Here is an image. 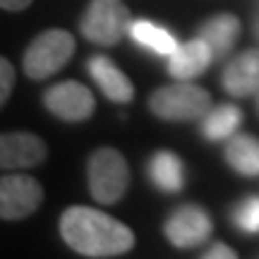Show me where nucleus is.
<instances>
[{"label": "nucleus", "instance_id": "nucleus-5", "mask_svg": "<svg viewBox=\"0 0 259 259\" xmlns=\"http://www.w3.org/2000/svg\"><path fill=\"white\" fill-rule=\"evenodd\" d=\"M74 53V36L65 29L41 31L24 51V74L29 79H46L63 70Z\"/></svg>", "mask_w": 259, "mask_h": 259}, {"label": "nucleus", "instance_id": "nucleus-4", "mask_svg": "<svg viewBox=\"0 0 259 259\" xmlns=\"http://www.w3.org/2000/svg\"><path fill=\"white\" fill-rule=\"evenodd\" d=\"M132 22L135 19L122 0H92L82 15L79 31L92 44L115 46L125 38V34H130Z\"/></svg>", "mask_w": 259, "mask_h": 259}, {"label": "nucleus", "instance_id": "nucleus-11", "mask_svg": "<svg viewBox=\"0 0 259 259\" xmlns=\"http://www.w3.org/2000/svg\"><path fill=\"white\" fill-rule=\"evenodd\" d=\"M213 48L202 36L190 38L185 44H178V48L168 56V72L176 79L192 82L213 63Z\"/></svg>", "mask_w": 259, "mask_h": 259}, {"label": "nucleus", "instance_id": "nucleus-20", "mask_svg": "<svg viewBox=\"0 0 259 259\" xmlns=\"http://www.w3.org/2000/svg\"><path fill=\"white\" fill-rule=\"evenodd\" d=\"M206 259H235L238 254H235V250H231V247H226L223 242H216L211 250L204 254Z\"/></svg>", "mask_w": 259, "mask_h": 259}, {"label": "nucleus", "instance_id": "nucleus-12", "mask_svg": "<svg viewBox=\"0 0 259 259\" xmlns=\"http://www.w3.org/2000/svg\"><path fill=\"white\" fill-rule=\"evenodd\" d=\"M89 74H92L94 82L99 84V89L103 92L106 99H111L115 103H127L135 99V87L127 79V74L108 56L89 58Z\"/></svg>", "mask_w": 259, "mask_h": 259}, {"label": "nucleus", "instance_id": "nucleus-3", "mask_svg": "<svg viewBox=\"0 0 259 259\" xmlns=\"http://www.w3.org/2000/svg\"><path fill=\"white\" fill-rule=\"evenodd\" d=\"M87 178H89V192L94 199L103 206H111L120 202L127 192L130 166L118 149L103 147L89 156Z\"/></svg>", "mask_w": 259, "mask_h": 259}, {"label": "nucleus", "instance_id": "nucleus-14", "mask_svg": "<svg viewBox=\"0 0 259 259\" xmlns=\"http://www.w3.org/2000/svg\"><path fill=\"white\" fill-rule=\"evenodd\" d=\"M226 163L240 176H259V139L254 135H233L226 142Z\"/></svg>", "mask_w": 259, "mask_h": 259}, {"label": "nucleus", "instance_id": "nucleus-9", "mask_svg": "<svg viewBox=\"0 0 259 259\" xmlns=\"http://www.w3.org/2000/svg\"><path fill=\"white\" fill-rule=\"evenodd\" d=\"M46 142L27 130L0 132V170H27L46 161Z\"/></svg>", "mask_w": 259, "mask_h": 259}, {"label": "nucleus", "instance_id": "nucleus-7", "mask_svg": "<svg viewBox=\"0 0 259 259\" xmlns=\"http://www.w3.org/2000/svg\"><path fill=\"white\" fill-rule=\"evenodd\" d=\"M44 106L65 122H82L92 118L96 101H94V94L82 82L67 79V82L48 87L44 92Z\"/></svg>", "mask_w": 259, "mask_h": 259}, {"label": "nucleus", "instance_id": "nucleus-10", "mask_svg": "<svg viewBox=\"0 0 259 259\" xmlns=\"http://www.w3.org/2000/svg\"><path fill=\"white\" fill-rule=\"evenodd\" d=\"M221 84L231 96H238V99L259 94V48L242 51L235 58H231L228 65L223 67Z\"/></svg>", "mask_w": 259, "mask_h": 259}, {"label": "nucleus", "instance_id": "nucleus-6", "mask_svg": "<svg viewBox=\"0 0 259 259\" xmlns=\"http://www.w3.org/2000/svg\"><path fill=\"white\" fill-rule=\"evenodd\" d=\"M44 202V187L27 173H10L0 178V219H29Z\"/></svg>", "mask_w": 259, "mask_h": 259}, {"label": "nucleus", "instance_id": "nucleus-2", "mask_svg": "<svg viewBox=\"0 0 259 259\" xmlns=\"http://www.w3.org/2000/svg\"><path fill=\"white\" fill-rule=\"evenodd\" d=\"M149 111L161 120L170 122H190L199 120L211 111V94L204 87L178 79L176 84L158 87L149 96Z\"/></svg>", "mask_w": 259, "mask_h": 259}, {"label": "nucleus", "instance_id": "nucleus-13", "mask_svg": "<svg viewBox=\"0 0 259 259\" xmlns=\"http://www.w3.org/2000/svg\"><path fill=\"white\" fill-rule=\"evenodd\" d=\"M197 36H202L213 48V56L223 58L231 53V48L240 36V19L235 15H216L199 27Z\"/></svg>", "mask_w": 259, "mask_h": 259}, {"label": "nucleus", "instance_id": "nucleus-15", "mask_svg": "<svg viewBox=\"0 0 259 259\" xmlns=\"http://www.w3.org/2000/svg\"><path fill=\"white\" fill-rule=\"evenodd\" d=\"M149 178L161 192H180L185 185L183 161L173 151H156L149 161Z\"/></svg>", "mask_w": 259, "mask_h": 259}, {"label": "nucleus", "instance_id": "nucleus-19", "mask_svg": "<svg viewBox=\"0 0 259 259\" xmlns=\"http://www.w3.org/2000/svg\"><path fill=\"white\" fill-rule=\"evenodd\" d=\"M15 79H17L15 65L10 63L5 56H0V108L8 103L10 94L15 89Z\"/></svg>", "mask_w": 259, "mask_h": 259}, {"label": "nucleus", "instance_id": "nucleus-16", "mask_svg": "<svg viewBox=\"0 0 259 259\" xmlns=\"http://www.w3.org/2000/svg\"><path fill=\"white\" fill-rule=\"evenodd\" d=\"M242 122V111L238 106H231V103H223V106H216L202 118V135L211 142H221V139H228L235 135V130L240 127Z\"/></svg>", "mask_w": 259, "mask_h": 259}, {"label": "nucleus", "instance_id": "nucleus-1", "mask_svg": "<svg viewBox=\"0 0 259 259\" xmlns=\"http://www.w3.org/2000/svg\"><path fill=\"white\" fill-rule=\"evenodd\" d=\"M60 235L77 254L92 259L122 257L135 247V233L122 221L92 206H70L60 216Z\"/></svg>", "mask_w": 259, "mask_h": 259}, {"label": "nucleus", "instance_id": "nucleus-8", "mask_svg": "<svg viewBox=\"0 0 259 259\" xmlns=\"http://www.w3.org/2000/svg\"><path fill=\"white\" fill-rule=\"evenodd\" d=\"M163 231H166V238L170 245H176L180 250H190V247L206 242V238L213 231V221L202 206L183 204L168 216Z\"/></svg>", "mask_w": 259, "mask_h": 259}, {"label": "nucleus", "instance_id": "nucleus-21", "mask_svg": "<svg viewBox=\"0 0 259 259\" xmlns=\"http://www.w3.org/2000/svg\"><path fill=\"white\" fill-rule=\"evenodd\" d=\"M31 5V0H0V8L10 10V12H19V10H27Z\"/></svg>", "mask_w": 259, "mask_h": 259}, {"label": "nucleus", "instance_id": "nucleus-18", "mask_svg": "<svg viewBox=\"0 0 259 259\" xmlns=\"http://www.w3.org/2000/svg\"><path fill=\"white\" fill-rule=\"evenodd\" d=\"M233 223L245 233H259V197H245L231 213Z\"/></svg>", "mask_w": 259, "mask_h": 259}, {"label": "nucleus", "instance_id": "nucleus-22", "mask_svg": "<svg viewBox=\"0 0 259 259\" xmlns=\"http://www.w3.org/2000/svg\"><path fill=\"white\" fill-rule=\"evenodd\" d=\"M254 34H257V38H259V15H257V22H254Z\"/></svg>", "mask_w": 259, "mask_h": 259}, {"label": "nucleus", "instance_id": "nucleus-17", "mask_svg": "<svg viewBox=\"0 0 259 259\" xmlns=\"http://www.w3.org/2000/svg\"><path fill=\"white\" fill-rule=\"evenodd\" d=\"M130 36L135 38L139 46L149 48V51H154V53H161V56H170L178 48V38L173 36L168 29L158 27L154 22H147V19L132 22Z\"/></svg>", "mask_w": 259, "mask_h": 259}]
</instances>
